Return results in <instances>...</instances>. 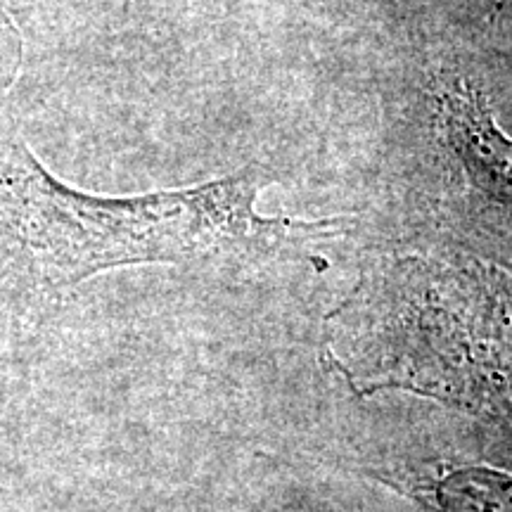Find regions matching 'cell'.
<instances>
[{
  "label": "cell",
  "instance_id": "cell-1",
  "mask_svg": "<svg viewBox=\"0 0 512 512\" xmlns=\"http://www.w3.org/2000/svg\"><path fill=\"white\" fill-rule=\"evenodd\" d=\"M252 169L200 188L105 197L74 190L43 169L27 143L0 131V240L43 290L133 264L221 252H275L294 235H337L339 219H268Z\"/></svg>",
  "mask_w": 512,
  "mask_h": 512
},
{
  "label": "cell",
  "instance_id": "cell-4",
  "mask_svg": "<svg viewBox=\"0 0 512 512\" xmlns=\"http://www.w3.org/2000/svg\"><path fill=\"white\" fill-rule=\"evenodd\" d=\"M425 489L441 512H512V475L484 465L458 467Z\"/></svg>",
  "mask_w": 512,
  "mask_h": 512
},
{
  "label": "cell",
  "instance_id": "cell-3",
  "mask_svg": "<svg viewBox=\"0 0 512 512\" xmlns=\"http://www.w3.org/2000/svg\"><path fill=\"white\" fill-rule=\"evenodd\" d=\"M439 114L470 181L494 200L512 204V140L496 126L484 95L465 81L448 83L439 93Z\"/></svg>",
  "mask_w": 512,
  "mask_h": 512
},
{
  "label": "cell",
  "instance_id": "cell-5",
  "mask_svg": "<svg viewBox=\"0 0 512 512\" xmlns=\"http://www.w3.org/2000/svg\"><path fill=\"white\" fill-rule=\"evenodd\" d=\"M126 3H128V0H126Z\"/></svg>",
  "mask_w": 512,
  "mask_h": 512
},
{
  "label": "cell",
  "instance_id": "cell-2",
  "mask_svg": "<svg viewBox=\"0 0 512 512\" xmlns=\"http://www.w3.org/2000/svg\"><path fill=\"white\" fill-rule=\"evenodd\" d=\"M325 354L361 394L406 389L512 415V275L479 261L396 256L330 313Z\"/></svg>",
  "mask_w": 512,
  "mask_h": 512
}]
</instances>
